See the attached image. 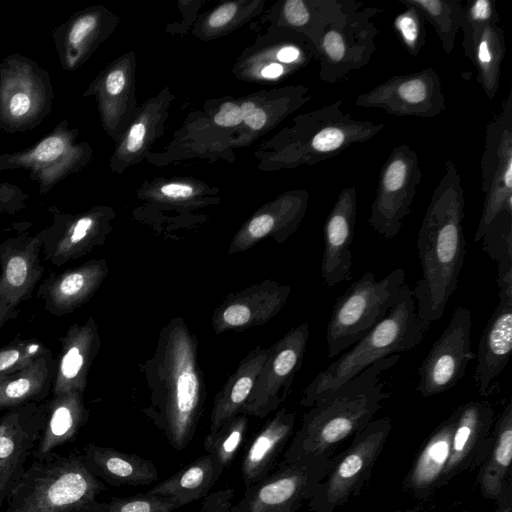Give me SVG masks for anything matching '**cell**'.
I'll use <instances>...</instances> for the list:
<instances>
[{
	"instance_id": "obj_30",
	"label": "cell",
	"mask_w": 512,
	"mask_h": 512,
	"mask_svg": "<svg viewBox=\"0 0 512 512\" xmlns=\"http://www.w3.org/2000/svg\"><path fill=\"white\" fill-rule=\"evenodd\" d=\"M511 459L512 402H508L494 424L491 447L477 476L480 492L485 498L499 501L511 493L510 486H507Z\"/></svg>"
},
{
	"instance_id": "obj_43",
	"label": "cell",
	"mask_w": 512,
	"mask_h": 512,
	"mask_svg": "<svg viewBox=\"0 0 512 512\" xmlns=\"http://www.w3.org/2000/svg\"><path fill=\"white\" fill-rule=\"evenodd\" d=\"M425 22L421 12L412 6H405V9L394 18L395 33L403 47L413 57H417L426 44Z\"/></svg>"
},
{
	"instance_id": "obj_22",
	"label": "cell",
	"mask_w": 512,
	"mask_h": 512,
	"mask_svg": "<svg viewBox=\"0 0 512 512\" xmlns=\"http://www.w3.org/2000/svg\"><path fill=\"white\" fill-rule=\"evenodd\" d=\"M356 215V187L348 186L339 193L323 227L324 250L320 273L324 284L329 288L352 279L351 246Z\"/></svg>"
},
{
	"instance_id": "obj_58",
	"label": "cell",
	"mask_w": 512,
	"mask_h": 512,
	"mask_svg": "<svg viewBox=\"0 0 512 512\" xmlns=\"http://www.w3.org/2000/svg\"><path fill=\"white\" fill-rule=\"evenodd\" d=\"M0 19H1V15H0Z\"/></svg>"
},
{
	"instance_id": "obj_5",
	"label": "cell",
	"mask_w": 512,
	"mask_h": 512,
	"mask_svg": "<svg viewBox=\"0 0 512 512\" xmlns=\"http://www.w3.org/2000/svg\"><path fill=\"white\" fill-rule=\"evenodd\" d=\"M428 328L418 318L412 288L406 283L399 301L388 314L303 389L299 405L310 408L376 361L416 348Z\"/></svg>"
},
{
	"instance_id": "obj_4",
	"label": "cell",
	"mask_w": 512,
	"mask_h": 512,
	"mask_svg": "<svg viewBox=\"0 0 512 512\" xmlns=\"http://www.w3.org/2000/svg\"><path fill=\"white\" fill-rule=\"evenodd\" d=\"M105 484L81 453L33 459L5 499V512H92Z\"/></svg>"
},
{
	"instance_id": "obj_33",
	"label": "cell",
	"mask_w": 512,
	"mask_h": 512,
	"mask_svg": "<svg viewBox=\"0 0 512 512\" xmlns=\"http://www.w3.org/2000/svg\"><path fill=\"white\" fill-rule=\"evenodd\" d=\"M102 14L94 9L77 11L56 26L51 37L60 66L67 72L83 64L100 34Z\"/></svg>"
},
{
	"instance_id": "obj_47",
	"label": "cell",
	"mask_w": 512,
	"mask_h": 512,
	"mask_svg": "<svg viewBox=\"0 0 512 512\" xmlns=\"http://www.w3.org/2000/svg\"><path fill=\"white\" fill-rule=\"evenodd\" d=\"M242 121L240 107L234 103H224L214 116V122L223 127L236 126Z\"/></svg>"
},
{
	"instance_id": "obj_55",
	"label": "cell",
	"mask_w": 512,
	"mask_h": 512,
	"mask_svg": "<svg viewBox=\"0 0 512 512\" xmlns=\"http://www.w3.org/2000/svg\"><path fill=\"white\" fill-rule=\"evenodd\" d=\"M498 502V508L496 512H512L511 506V493H508L503 498H501Z\"/></svg>"
},
{
	"instance_id": "obj_37",
	"label": "cell",
	"mask_w": 512,
	"mask_h": 512,
	"mask_svg": "<svg viewBox=\"0 0 512 512\" xmlns=\"http://www.w3.org/2000/svg\"><path fill=\"white\" fill-rule=\"evenodd\" d=\"M353 0H287L282 8L285 22L303 30L317 47L324 31L344 13Z\"/></svg>"
},
{
	"instance_id": "obj_46",
	"label": "cell",
	"mask_w": 512,
	"mask_h": 512,
	"mask_svg": "<svg viewBox=\"0 0 512 512\" xmlns=\"http://www.w3.org/2000/svg\"><path fill=\"white\" fill-rule=\"evenodd\" d=\"M234 489L224 488L209 493L202 502L198 512H236L234 509Z\"/></svg>"
},
{
	"instance_id": "obj_51",
	"label": "cell",
	"mask_w": 512,
	"mask_h": 512,
	"mask_svg": "<svg viewBox=\"0 0 512 512\" xmlns=\"http://www.w3.org/2000/svg\"><path fill=\"white\" fill-rule=\"evenodd\" d=\"M145 126L142 123H136L134 124L129 132V135L127 137L126 147L127 150L130 152H136L138 151L143 143L144 136H145Z\"/></svg>"
},
{
	"instance_id": "obj_25",
	"label": "cell",
	"mask_w": 512,
	"mask_h": 512,
	"mask_svg": "<svg viewBox=\"0 0 512 512\" xmlns=\"http://www.w3.org/2000/svg\"><path fill=\"white\" fill-rule=\"evenodd\" d=\"M512 351V298L499 297L479 340L474 380L481 396H488L507 366Z\"/></svg>"
},
{
	"instance_id": "obj_3",
	"label": "cell",
	"mask_w": 512,
	"mask_h": 512,
	"mask_svg": "<svg viewBox=\"0 0 512 512\" xmlns=\"http://www.w3.org/2000/svg\"><path fill=\"white\" fill-rule=\"evenodd\" d=\"M400 360L382 358L317 400L304 414L279 464L330 458L345 440L362 431L391 396L383 374Z\"/></svg>"
},
{
	"instance_id": "obj_8",
	"label": "cell",
	"mask_w": 512,
	"mask_h": 512,
	"mask_svg": "<svg viewBox=\"0 0 512 512\" xmlns=\"http://www.w3.org/2000/svg\"><path fill=\"white\" fill-rule=\"evenodd\" d=\"M55 98L48 70L15 52L0 61V131L22 133L38 127Z\"/></svg>"
},
{
	"instance_id": "obj_48",
	"label": "cell",
	"mask_w": 512,
	"mask_h": 512,
	"mask_svg": "<svg viewBox=\"0 0 512 512\" xmlns=\"http://www.w3.org/2000/svg\"><path fill=\"white\" fill-rule=\"evenodd\" d=\"M240 110L243 120L250 128L257 130L265 125L267 115L262 109L256 108L254 103L245 102L241 105Z\"/></svg>"
},
{
	"instance_id": "obj_53",
	"label": "cell",
	"mask_w": 512,
	"mask_h": 512,
	"mask_svg": "<svg viewBox=\"0 0 512 512\" xmlns=\"http://www.w3.org/2000/svg\"><path fill=\"white\" fill-rule=\"evenodd\" d=\"M161 192L172 199H183L193 194V188L185 184H167L161 188Z\"/></svg>"
},
{
	"instance_id": "obj_35",
	"label": "cell",
	"mask_w": 512,
	"mask_h": 512,
	"mask_svg": "<svg viewBox=\"0 0 512 512\" xmlns=\"http://www.w3.org/2000/svg\"><path fill=\"white\" fill-rule=\"evenodd\" d=\"M307 196L299 195L281 213L266 212L254 216L235 236L228 254L244 252L263 238L272 236L282 244L296 229L305 214Z\"/></svg>"
},
{
	"instance_id": "obj_9",
	"label": "cell",
	"mask_w": 512,
	"mask_h": 512,
	"mask_svg": "<svg viewBox=\"0 0 512 512\" xmlns=\"http://www.w3.org/2000/svg\"><path fill=\"white\" fill-rule=\"evenodd\" d=\"M383 9L354 1L323 33L316 47L320 78L334 84L347 81L366 66L376 51L379 29L373 18Z\"/></svg>"
},
{
	"instance_id": "obj_50",
	"label": "cell",
	"mask_w": 512,
	"mask_h": 512,
	"mask_svg": "<svg viewBox=\"0 0 512 512\" xmlns=\"http://www.w3.org/2000/svg\"><path fill=\"white\" fill-rule=\"evenodd\" d=\"M237 11L235 3H226L216 9L209 17V24L212 27H221L228 23Z\"/></svg>"
},
{
	"instance_id": "obj_44",
	"label": "cell",
	"mask_w": 512,
	"mask_h": 512,
	"mask_svg": "<svg viewBox=\"0 0 512 512\" xmlns=\"http://www.w3.org/2000/svg\"><path fill=\"white\" fill-rule=\"evenodd\" d=\"M47 349L39 339L15 338L0 348V377L27 367Z\"/></svg>"
},
{
	"instance_id": "obj_57",
	"label": "cell",
	"mask_w": 512,
	"mask_h": 512,
	"mask_svg": "<svg viewBox=\"0 0 512 512\" xmlns=\"http://www.w3.org/2000/svg\"><path fill=\"white\" fill-rule=\"evenodd\" d=\"M393 512H429V511L425 510L421 507H415V508H411V509L398 510V511H393Z\"/></svg>"
},
{
	"instance_id": "obj_52",
	"label": "cell",
	"mask_w": 512,
	"mask_h": 512,
	"mask_svg": "<svg viewBox=\"0 0 512 512\" xmlns=\"http://www.w3.org/2000/svg\"><path fill=\"white\" fill-rule=\"evenodd\" d=\"M276 57L281 63L293 64L302 61L305 55L300 47L287 45L279 49Z\"/></svg>"
},
{
	"instance_id": "obj_11",
	"label": "cell",
	"mask_w": 512,
	"mask_h": 512,
	"mask_svg": "<svg viewBox=\"0 0 512 512\" xmlns=\"http://www.w3.org/2000/svg\"><path fill=\"white\" fill-rule=\"evenodd\" d=\"M78 129L62 119L35 144L0 154V171L25 170L38 185L40 194L49 193L59 182L78 172L88 159V147L77 143Z\"/></svg>"
},
{
	"instance_id": "obj_14",
	"label": "cell",
	"mask_w": 512,
	"mask_h": 512,
	"mask_svg": "<svg viewBox=\"0 0 512 512\" xmlns=\"http://www.w3.org/2000/svg\"><path fill=\"white\" fill-rule=\"evenodd\" d=\"M309 339V325L290 329L269 347L268 356L255 380L241 414L264 418L278 410L291 391Z\"/></svg>"
},
{
	"instance_id": "obj_17",
	"label": "cell",
	"mask_w": 512,
	"mask_h": 512,
	"mask_svg": "<svg viewBox=\"0 0 512 512\" xmlns=\"http://www.w3.org/2000/svg\"><path fill=\"white\" fill-rule=\"evenodd\" d=\"M41 232H20L0 243V327L16 319L44 273Z\"/></svg>"
},
{
	"instance_id": "obj_29",
	"label": "cell",
	"mask_w": 512,
	"mask_h": 512,
	"mask_svg": "<svg viewBox=\"0 0 512 512\" xmlns=\"http://www.w3.org/2000/svg\"><path fill=\"white\" fill-rule=\"evenodd\" d=\"M83 395L74 390L47 399L46 420L32 459L44 458L77 436L89 419Z\"/></svg>"
},
{
	"instance_id": "obj_24",
	"label": "cell",
	"mask_w": 512,
	"mask_h": 512,
	"mask_svg": "<svg viewBox=\"0 0 512 512\" xmlns=\"http://www.w3.org/2000/svg\"><path fill=\"white\" fill-rule=\"evenodd\" d=\"M59 342L52 395L74 390L84 393L90 368L101 346L95 319L91 316L85 323L71 325Z\"/></svg>"
},
{
	"instance_id": "obj_10",
	"label": "cell",
	"mask_w": 512,
	"mask_h": 512,
	"mask_svg": "<svg viewBox=\"0 0 512 512\" xmlns=\"http://www.w3.org/2000/svg\"><path fill=\"white\" fill-rule=\"evenodd\" d=\"M484 204L474 235L480 241L491 222L501 213L512 215V91L485 131L480 160Z\"/></svg>"
},
{
	"instance_id": "obj_28",
	"label": "cell",
	"mask_w": 512,
	"mask_h": 512,
	"mask_svg": "<svg viewBox=\"0 0 512 512\" xmlns=\"http://www.w3.org/2000/svg\"><path fill=\"white\" fill-rule=\"evenodd\" d=\"M81 455L87 469L112 486H144L158 479L156 465L137 454L88 443Z\"/></svg>"
},
{
	"instance_id": "obj_38",
	"label": "cell",
	"mask_w": 512,
	"mask_h": 512,
	"mask_svg": "<svg viewBox=\"0 0 512 512\" xmlns=\"http://www.w3.org/2000/svg\"><path fill=\"white\" fill-rule=\"evenodd\" d=\"M481 240L483 250L496 262L499 297L512 298V215L499 214Z\"/></svg>"
},
{
	"instance_id": "obj_20",
	"label": "cell",
	"mask_w": 512,
	"mask_h": 512,
	"mask_svg": "<svg viewBox=\"0 0 512 512\" xmlns=\"http://www.w3.org/2000/svg\"><path fill=\"white\" fill-rule=\"evenodd\" d=\"M448 463L442 486L484 462L492 443L494 410L488 401H469L456 410Z\"/></svg>"
},
{
	"instance_id": "obj_39",
	"label": "cell",
	"mask_w": 512,
	"mask_h": 512,
	"mask_svg": "<svg viewBox=\"0 0 512 512\" xmlns=\"http://www.w3.org/2000/svg\"><path fill=\"white\" fill-rule=\"evenodd\" d=\"M398 2L404 7L417 8L425 21L433 26L445 54L452 53L463 18L464 6L460 0H398Z\"/></svg>"
},
{
	"instance_id": "obj_56",
	"label": "cell",
	"mask_w": 512,
	"mask_h": 512,
	"mask_svg": "<svg viewBox=\"0 0 512 512\" xmlns=\"http://www.w3.org/2000/svg\"><path fill=\"white\" fill-rule=\"evenodd\" d=\"M10 491L9 486L0 475V512H2L5 504V499Z\"/></svg>"
},
{
	"instance_id": "obj_21",
	"label": "cell",
	"mask_w": 512,
	"mask_h": 512,
	"mask_svg": "<svg viewBox=\"0 0 512 512\" xmlns=\"http://www.w3.org/2000/svg\"><path fill=\"white\" fill-rule=\"evenodd\" d=\"M47 414V400L6 410L0 416V475L10 490L27 467Z\"/></svg>"
},
{
	"instance_id": "obj_36",
	"label": "cell",
	"mask_w": 512,
	"mask_h": 512,
	"mask_svg": "<svg viewBox=\"0 0 512 512\" xmlns=\"http://www.w3.org/2000/svg\"><path fill=\"white\" fill-rule=\"evenodd\" d=\"M505 55V32L500 21L488 23L475 36L470 59L476 68V82L490 100L498 92Z\"/></svg>"
},
{
	"instance_id": "obj_18",
	"label": "cell",
	"mask_w": 512,
	"mask_h": 512,
	"mask_svg": "<svg viewBox=\"0 0 512 512\" xmlns=\"http://www.w3.org/2000/svg\"><path fill=\"white\" fill-rule=\"evenodd\" d=\"M51 224L42 229V258L59 267L103 245L109 232L107 216L98 209L68 214L51 207Z\"/></svg>"
},
{
	"instance_id": "obj_49",
	"label": "cell",
	"mask_w": 512,
	"mask_h": 512,
	"mask_svg": "<svg viewBox=\"0 0 512 512\" xmlns=\"http://www.w3.org/2000/svg\"><path fill=\"white\" fill-rule=\"evenodd\" d=\"M125 82L126 80L123 71L115 69L106 75L103 88L107 95L117 96L123 91Z\"/></svg>"
},
{
	"instance_id": "obj_32",
	"label": "cell",
	"mask_w": 512,
	"mask_h": 512,
	"mask_svg": "<svg viewBox=\"0 0 512 512\" xmlns=\"http://www.w3.org/2000/svg\"><path fill=\"white\" fill-rule=\"evenodd\" d=\"M54 375L55 359L48 348L27 367L0 377V411L47 400Z\"/></svg>"
},
{
	"instance_id": "obj_16",
	"label": "cell",
	"mask_w": 512,
	"mask_h": 512,
	"mask_svg": "<svg viewBox=\"0 0 512 512\" xmlns=\"http://www.w3.org/2000/svg\"><path fill=\"white\" fill-rule=\"evenodd\" d=\"M355 105L377 108L389 115L431 119L446 110L442 82L432 68L395 75L359 94Z\"/></svg>"
},
{
	"instance_id": "obj_45",
	"label": "cell",
	"mask_w": 512,
	"mask_h": 512,
	"mask_svg": "<svg viewBox=\"0 0 512 512\" xmlns=\"http://www.w3.org/2000/svg\"><path fill=\"white\" fill-rule=\"evenodd\" d=\"M29 199L19 186L0 181V214L16 215L26 209Z\"/></svg>"
},
{
	"instance_id": "obj_41",
	"label": "cell",
	"mask_w": 512,
	"mask_h": 512,
	"mask_svg": "<svg viewBox=\"0 0 512 512\" xmlns=\"http://www.w3.org/2000/svg\"><path fill=\"white\" fill-rule=\"evenodd\" d=\"M174 500L148 492L98 502L92 512H174Z\"/></svg>"
},
{
	"instance_id": "obj_26",
	"label": "cell",
	"mask_w": 512,
	"mask_h": 512,
	"mask_svg": "<svg viewBox=\"0 0 512 512\" xmlns=\"http://www.w3.org/2000/svg\"><path fill=\"white\" fill-rule=\"evenodd\" d=\"M295 412L282 407L257 432L241 461V475L245 489L267 477L295 426Z\"/></svg>"
},
{
	"instance_id": "obj_23",
	"label": "cell",
	"mask_w": 512,
	"mask_h": 512,
	"mask_svg": "<svg viewBox=\"0 0 512 512\" xmlns=\"http://www.w3.org/2000/svg\"><path fill=\"white\" fill-rule=\"evenodd\" d=\"M105 259H91L83 264L51 272L38 286L37 299L51 315L62 317L86 304L98 291L108 275Z\"/></svg>"
},
{
	"instance_id": "obj_34",
	"label": "cell",
	"mask_w": 512,
	"mask_h": 512,
	"mask_svg": "<svg viewBox=\"0 0 512 512\" xmlns=\"http://www.w3.org/2000/svg\"><path fill=\"white\" fill-rule=\"evenodd\" d=\"M224 470L213 455L204 453L147 492L170 498L179 508L206 497Z\"/></svg>"
},
{
	"instance_id": "obj_2",
	"label": "cell",
	"mask_w": 512,
	"mask_h": 512,
	"mask_svg": "<svg viewBox=\"0 0 512 512\" xmlns=\"http://www.w3.org/2000/svg\"><path fill=\"white\" fill-rule=\"evenodd\" d=\"M465 191L461 175L447 159L417 235L421 278L412 289L418 318L427 327L443 316L458 287L466 254Z\"/></svg>"
},
{
	"instance_id": "obj_31",
	"label": "cell",
	"mask_w": 512,
	"mask_h": 512,
	"mask_svg": "<svg viewBox=\"0 0 512 512\" xmlns=\"http://www.w3.org/2000/svg\"><path fill=\"white\" fill-rule=\"evenodd\" d=\"M268 353L269 348L255 347L240 361L234 373L218 391L210 414V433L241 414Z\"/></svg>"
},
{
	"instance_id": "obj_1",
	"label": "cell",
	"mask_w": 512,
	"mask_h": 512,
	"mask_svg": "<svg viewBox=\"0 0 512 512\" xmlns=\"http://www.w3.org/2000/svg\"><path fill=\"white\" fill-rule=\"evenodd\" d=\"M141 370L150 392L142 412L173 449L184 450L195 436L207 389L198 339L182 317L171 318L161 328L154 353Z\"/></svg>"
},
{
	"instance_id": "obj_15",
	"label": "cell",
	"mask_w": 512,
	"mask_h": 512,
	"mask_svg": "<svg viewBox=\"0 0 512 512\" xmlns=\"http://www.w3.org/2000/svg\"><path fill=\"white\" fill-rule=\"evenodd\" d=\"M471 329V311L458 306L418 369L415 390L421 396L444 393L463 378L468 363L476 356L471 350Z\"/></svg>"
},
{
	"instance_id": "obj_42",
	"label": "cell",
	"mask_w": 512,
	"mask_h": 512,
	"mask_svg": "<svg viewBox=\"0 0 512 512\" xmlns=\"http://www.w3.org/2000/svg\"><path fill=\"white\" fill-rule=\"evenodd\" d=\"M494 21H500V18L493 0H469L466 3L461 24L462 46L466 58L471 57L475 36L485 25Z\"/></svg>"
},
{
	"instance_id": "obj_40",
	"label": "cell",
	"mask_w": 512,
	"mask_h": 512,
	"mask_svg": "<svg viewBox=\"0 0 512 512\" xmlns=\"http://www.w3.org/2000/svg\"><path fill=\"white\" fill-rule=\"evenodd\" d=\"M247 427L248 416H234L218 430L206 435L203 443L205 453L213 455L224 469L228 468L244 441Z\"/></svg>"
},
{
	"instance_id": "obj_13",
	"label": "cell",
	"mask_w": 512,
	"mask_h": 512,
	"mask_svg": "<svg viewBox=\"0 0 512 512\" xmlns=\"http://www.w3.org/2000/svg\"><path fill=\"white\" fill-rule=\"evenodd\" d=\"M331 458L279 464L275 472L245 489L236 512H298L326 475Z\"/></svg>"
},
{
	"instance_id": "obj_27",
	"label": "cell",
	"mask_w": 512,
	"mask_h": 512,
	"mask_svg": "<svg viewBox=\"0 0 512 512\" xmlns=\"http://www.w3.org/2000/svg\"><path fill=\"white\" fill-rule=\"evenodd\" d=\"M455 420L456 411L434 429L416 456L403 482V488L412 496L427 498L442 487Z\"/></svg>"
},
{
	"instance_id": "obj_54",
	"label": "cell",
	"mask_w": 512,
	"mask_h": 512,
	"mask_svg": "<svg viewBox=\"0 0 512 512\" xmlns=\"http://www.w3.org/2000/svg\"><path fill=\"white\" fill-rule=\"evenodd\" d=\"M283 72H284V67L282 64L271 63L262 69L261 74L265 78H277V77L281 76L283 74Z\"/></svg>"
},
{
	"instance_id": "obj_12",
	"label": "cell",
	"mask_w": 512,
	"mask_h": 512,
	"mask_svg": "<svg viewBox=\"0 0 512 512\" xmlns=\"http://www.w3.org/2000/svg\"><path fill=\"white\" fill-rule=\"evenodd\" d=\"M422 178L417 152L408 144L393 147L380 169L368 218L375 232L386 239L400 232Z\"/></svg>"
},
{
	"instance_id": "obj_6",
	"label": "cell",
	"mask_w": 512,
	"mask_h": 512,
	"mask_svg": "<svg viewBox=\"0 0 512 512\" xmlns=\"http://www.w3.org/2000/svg\"><path fill=\"white\" fill-rule=\"evenodd\" d=\"M405 272L396 268L376 280L364 273L335 301L326 329L328 357L338 356L361 340L399 301Z\"/></svg>"
},
{
	"instance_id": "obj_7",
	"label": "cell",
	"mask_w": 512,
	"mask_h": 512,
	"mask_svg": "<svg viewBox=\"0 0 512 512\" xmlns=\"http://www.w3.org/2000/svg\"><path fill=\"white\" fill-rule=\"evenodd\" d=\"M391 429L389 417L372 420L352 437L345 450L332 456L326 475L308 500L310 512H334L359 495L372 474Z\"/></svg>"
},
{
	"instance_id": "obj_19",
	"label": "cell",
	"mask_w": 512,
	"mask_h": 512,
	"mask_svg": "<svg viewBox=\"0 0 512 512\" xmlns=\"http://www.w3.org/2000/svg\"><path fill=\"white\" fill-rule=\"evenodd\" d=\"M291 287L267 279L227 296L216 307L211 327L216 334L262 326L284 308Z\"/></svg>"
}]
</instances>
